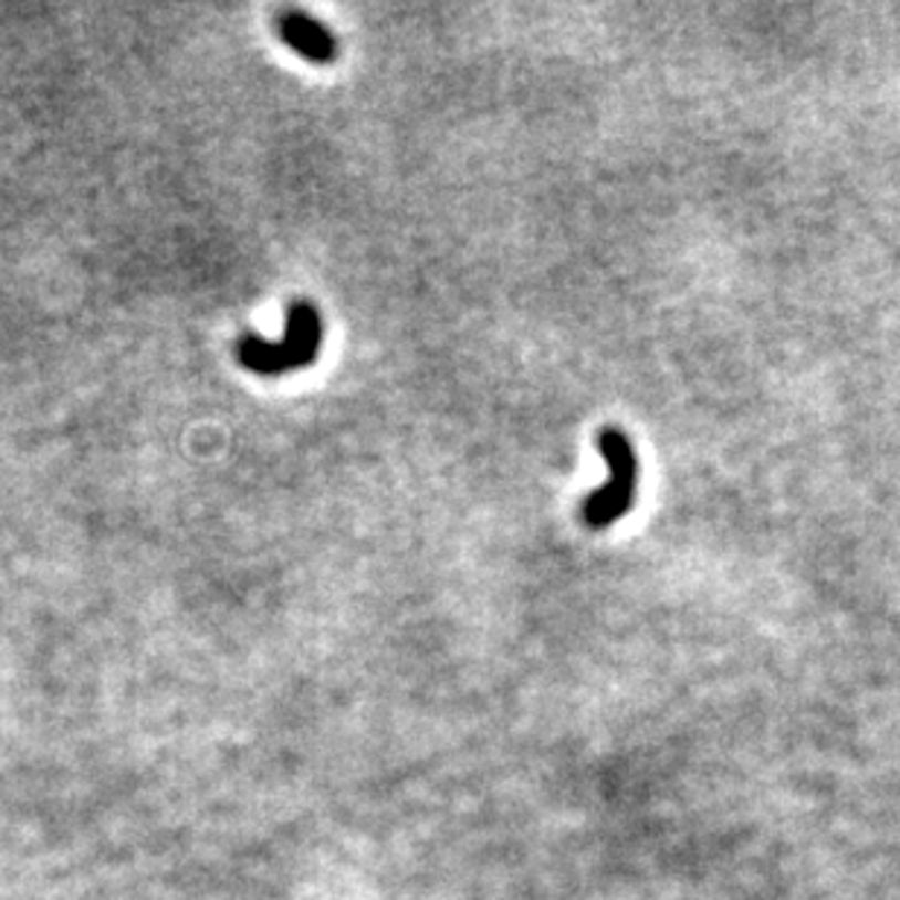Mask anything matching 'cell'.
<instances>
[{
    "label": "cell",
    "mask_w": 900,
    "mask_h": 900,
    "mask_svg": "<svg viewBox=\"0 0 900 900\" xmlns=\"http://www.w3.org/2000/svg\"><path fill=\"white\" fill-rule=\"evenodd\" d=\"M598 452L604 454V461L609 463V481L598 486L595 493L583 502L580 516L592 531H604V527L615 525L624 513L630 511L636 502V484H638V461L632 452V443L624 438L621 431L604 429L598 435Z\"/></svg>",
    "instance_id": "2"
},
{
    "label": "cell",
    "mask_w": 900,
    "mask_h": 900,
    "mask_svg": "<svg viewBox=\"0 0 900 900\" xmlns=\"http://www.w3.org/2000/svg\"><path fill=\"white\" fill-rule=\"evenodd\" d=\"M321 338H324V324H321L318 310L310 301H295L289 306L283 342H265L260 335L248 333L237 344V356L251 374L283 376L297 367H310L318 359Z\"/></svg>",
    "instance_id": "1"
},
{
    "label": "cell",
    "mask_w": 900,
    "mask_h": 900,
    "mask_svg": "<svg viewBox=\"0 0 900 900\" xmlns=\"http://www.w3.org/2000/svg\"><path fill=\"white\" fill-rule=\"evenodd\" d=\"M280 39L295 50L297 56L315 64H329L338 56V41L324 24L315 18L303 15V12H283L278 18Z\"/></svg>",
    "instance_id": "3"
}]
</instances>
